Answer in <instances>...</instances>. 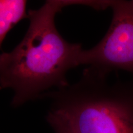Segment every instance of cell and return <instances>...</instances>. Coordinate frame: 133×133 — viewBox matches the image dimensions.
I'll list each match as a JSON object with an SVG mask.
<instances>
[{
  "mask_svg": "<svg viewBox=\"0 0 133 133\" xmlns=\"http://www.w3.org/2000/svg\"><path fill=\"white\" fill-rule=\"evenodd\" d=\"M89 1L49 0L38 9L29 11V26L22 40L12 51L0 54V90L12 89L13 105L38 99L52 87L60 89L69 85L66 74L81 65L84 49L81 44L62 37L55 17L66 6H89Z\"/></svg>",
  "mask_w": 133,
  "mask_h": 133,
  "instance_id": "1",
  "label": "cell"
},
{
  "mask_svg": "<svg viewBox=\"0 0 133 133\" xmlns=\"http://www.w3.org/2000/svg\"><path fill=\"white\" fill-rule=\"evenodd\" d=\"M43 97L53 101L48 121L56 133H133V82L108 81L89 67L80 79Z\"/></svg>",
  "mask_w": 133,
  "mask_h": 133,
  "instance_id": "2",
  "label": "cell"
},
{
  "mask_svg": "<svg viewBox=\"0 0 133 133\" xmlns=\"http://www.w3.org/2000/svg\"><path fill=\"white\" fill-rule=\"evenodd\" d=\"M111 24L99 43L83 50L81 65L108 75L114 70L133 75V0H113Z\"/></svg>",
  "mask_w": 133,
  "mask_h": 133,
  "instance_id": "3",
  "label": "cell"
},
{
  "mask_svg": "<svg viewBox=\"0 0 133 133\" xmlns=\"http://www.w3.org/2000/svg\"><path fill=\"white\" fill-rule=\"evenodd\" d=\"M26 7L25 0H0V48L8 32L28 17Z\"/></svg>",
  "mask_w": 133,
  "mask_h": 133,
  "instance_id": "4",
  "label": "cell"
}]
</instances>
